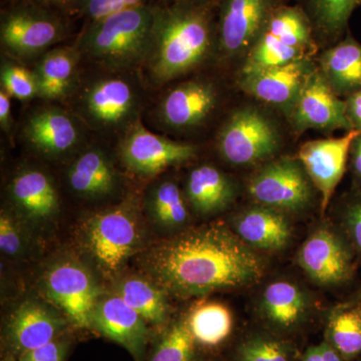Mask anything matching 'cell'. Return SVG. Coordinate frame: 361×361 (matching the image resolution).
<instances>
[{
  "label": "cell",
  "instance_id": "21",
  "mask_svg": "<svg viewBox=\"0 0 361 361\" xmlns=\"http://www.w3.org/2000/svg\"><path fill=\"white\" fill-rule=\"evenodd\" d=\"M68 182L78 196L99 199L115 192L118 174L110 157L99 147L82 149L68 168Z\"/></svg>",
  "mask_w": 361,
  "mask_h": 361
},
{
  "label": "cell",
  "instance_id": "18",
  "mask_svg": "<svg viewBox=\"0 0 361 361\" xmlns=\"http://www.w3.org/2000/svg\"><path fill=\"white\" fill-rule=\"evenodd\" d=\"M217 104V92L212 84L191 80L169 90L161 99L159 116L172 129H188L208 118Z\"/></svg>",
  "mask_w": 361,
  "mask_h": 361
},
{
  "label": "cell",
  "instance_id": "34",
  "mask_svg": "<svg viewBox=\"0 0 361 361\" xmlns=\"http://www.w3.org/2000/svg\"><path fill=\"white\" fill-rule=\"evenodd\" d=\"M313 20L322 32L338 35L348 25L357 0H307Z\"/></svg>",
  "mask_w": 361,
  "mask_h": 361
},
{
  "label": "cell",
  "instance_id": "9",
  "mask_svg": "<svg viewBox=\"0 0 361 361\" xmlns=\"http://www.w3.org/2000/svg\"><path fill=\"white\" fill-rule=\"evenodd\" d=\"M311 180L305 169L291 159L272 161L249 182V193L263 206L276 210L298 211L312 199Z\"/></svg>",
  "mask_w": 361,
  "mask_h": 361
},
{
  "label": "cell",
  "instance_id": "17",
  "mask_svg": "<svg viewBox=\"0 0 361 361\" xmlns=\"http://www.w3.org/2000/svg\"><path fill=\"white\" fill-rule=\"evenodd\" d=\"M92 327L142 360L148 336L146 322L118 294L99 299Z\"/></svg>",
  "mask_w": 361,
  "mask_h": 361
},
{
  "label": "cell",
  "instance_id": "41",
  "mask_svg": "<svg viewBox=\"0 0 361 361\" xmlns=\"http://www.w3.org/2000/svg\"><path fill=\"white\" fill-rule=\"evenodd\" d=\"M346 103V113L353 130L361 132V90L348 97Z\"/></svg>",
  "mask_w": 361,
  "mask_h": 361
},
{
  "label": "cell",
  "instance_id": "12",
  "mask_svg": "<svg viewBox=\"0 0 361 361\" xmlns=\"http://www.w3.org/2000/svg\"><path fill=\"white\" fill-rule=\"evenodd\" d=\"M82 122L73 113L54 104L30 111L21 128L26 144L47 158H61L75 152L82 140Z\"/></svg>",
  "mask_w": 361,
  "mask_h": 361
},
{
  "label": "cell",
  "instance_id": "8",
  "mask_svg": "<svg viewBox=\"0 0 361 361\" xmlns=\"http://www.w3.org/2000/svg\"><path fill=\"white\" fill-rule=\"evenodd\" d=\"M218 147L226 161L250 165L274 155L279 147L276 130L254 109L235 111L221 130Z\"/></svg>",
  "mask_w": 361,
  "mask_h": 361
},
{
  "label": "cell",
  "instance_id": "42",
  "mask_svg": "<svg viewBox=\"0 0 361 361\" xmlns=\"http://www.w3.org/2000/svg\"><path fill=\"white\" fill-rule=\"evenodd\" d=\"M11 97L6 90H0V126L6 133L11 132L13 125Z\"/></svg>",
  "mask_w": 361,
  "mask_h": 361
},
{
  "label": "cell",
  "instance_id": "45",
  "mask_svg": "<svg viewBox=\"0 0 361 361\" xmlns=\"http://www.w3.org/2000/svg\"><path fill=\"white\" fill-rule=\"evenodd\" d=\"M302 361H323L320 346H313L306 351Z\"/></svg>",
  "mask_w": 361,
  "mask_h": 361
},
{
  "label": "cell",
  "instance_id": "15",
  "mask_svg": "<svg viewBox=\"0 0 361 361\" xmlns=\"http://www.w3.org/2000/svg\"><path fill=\"white\" fill-rule=\"evenodd\" d=\"M274 0H220L218 39L226 54H238L255 44L271 14Z\"/></svg>",
  "mask_w": 361,
  "mask_h": 361
},
{
  "label": "cell",
  "instance_id": "19",
  "mask_svg": "<svg viewBox=\"0 0 361 361\" xmlns=\"http://www.w3.org/2000/svg\"><path fill=\"white\" fill-rule=\"evenodd\" d=\"M63 325V320L44 304L27 300L9 318L7 339L11 348L20 355L56 341Z\"/></svg>",
  "mask_w": 361,
  "mask_h": 361
},
{
  "label": "cell",
  "instance_id": "27",
  "mask_svg": "<svg viewBox=\"0 0 361 361\" xmlns=\"http://www.w3.org/2000/svg\"><path fill=\"white\" fill-rule=\"evenodd\" d=\"M166 292L151 279L128 277L118 286V295L144 318L145 322L161 325L167 319Z\"/></svg>",
  "mask_w": 361,
  "mask_h": 361
},
{
  "label": "cell",
  "instance_id": "47",
  "mask_svg": "<svg viewBox=\"0 0 361 361\" xmlns=\"http://www.w3.org/2000/svg\"><path fill=\"white\" fill-rule=\"evenodd\" d=\"M355 299H357V300H361V289L360 291L358 292L357 295H356Z\"/></svg>",
  "mask_w": 361,
  "mask_h": 361
},
{
  "label": "cell",
  "instance_id": "13",
  "mask_svg": "<svg viewBox=\"0 0 361 361\" xmlns=\"http://www.w3.org/2000/svg\"><path fill=\"white\" fill-rule=\"evenodd\" d=\"M292 121L297 130H353L341 101L322 73L313 71L308 75L292 109Z\"/></svg>",
  "mask_w": 361,
  "mask_h": 361
},
{
  "label": "cell",
  "instance_id": "38",
  "mask_svg": "<svg viewBox=\"0 0 361 361\" xmlns=\"http://www.w3.org/2000/svg\"><path fill=\"white\" fill-rule=\"evenodd\" d=\"M0 249L9 257L20 255L23 249V237L16 219L2 210L0 215Z\"/></svg>",
  "mask_w": 361,
  "mask_h": 361
},
{
  "label": "cell",
  "instance_id": "16",
  "mask_svg": "<svg viewBox=\"0 0 361 361\" xmlns=\"http://www.w3.org/2000/svg\"><path fill=\"white\" fill-rule=\"evenodd\" d=\"M312 71L308 61L298 59L275 68L242 71L240 85L260 101L292 110Z\"/></svg>",
  "mask_w": 361,
  "mask_h": 361
},
{
  "label": "cell",
  "instance_id": "31",
  "mask_svg": "<svg viewBox=\"0 0 361 361\" xmlns=\"http://www.w3.org/2000/svg\"><path fill=\"white\" fill-rule=\"evenodd\" d=\"M305 49L291 47L263 28L253 44L245 66L242 71L264 70L302 59Z\"/></svg>",
  "mask_w": 361,
  "mask_h": 361
},
{
  "label": "cell",
  "instance_id": "30",
  "mask_svg": "<svg viewBox=\"0 0 361 361\" xmlns=\"http://www.w3.org/2000/svg\"><path fill=\"white\" fill-rule=\"evenodd\" d=\"M148 208L158 224L177 228L187 222L188 210L184 197L174 180H164L152 188Z\"/></svg>",
  "mask_w": 361,
  "mask_h": 361
},
{
  "label": "cell",
  "instance_id": "25",
  "mask_svg": "<svg viewBox=\"0 0 361 361\" xmlns=\"http://www.w3.org/2000/svg\"><path fill=\"white\" fill-rule=\"evenodd\" d=\"M322 73L336 94L361 90V44L348 37L322 56Z\"/></svg>",
  "mask_w": 361,
  "mask_h": 361
},
{
  "label": "cell",
  "instance_id": "10",
  "mask_svg": "<svg viewBox=\"0 0 361 361\" xmlns=\"http://www.w3.org/2000/svg\"><path fill=\"white\" fill-rule=\"evenodd\" d=\"M196 147L166 139L137 123L123 135L118 155L130 172L155 176L193 159Z\"/></svg>",
  "mask_w": 361,
  "mask_h": 361
},
{
  "label": "cell",
  "instance_id": "14",
  "mask_svg": "<svg viewBox=\"0 0 361 361\" xmlns=\"http://www.w3.org/2000/svg\"><path fill=\"white\" fill-rule=\"evenodd\" d=\"M360 134V130H351L341 137L305 142L299 149V160L312 184L322 193L323 212L345 172L351 145Z\"/></svg>",
  "mask_w": 361,
  "mask_h": 361
},
{
  "label": "cell",
  "instance_id": "5",
  "mask_svg": "<svg viewBox=\"0 0 361 361\" xmlns=\"http://www.w3.org/2000/svg\"><path fill=\"white\" fill-rule=\"evenodd\" d=\"M82 240L104 276H116L139 244L137 214L127 203L94 214L82 226Z\"/></svg>",
  "mask_w": 361,
  "mask_h": 361
},
{
  "label": "cell",
  "instance_id": "20",
  "mask_svg": "<svg viewBox=\"0 0 361 361\" xmlns=\"http://www.w3.org/2000/svg\"><path fill=\"white\" fill-rule=\"evenodd\" d=\"M80 59L77 47H56L42 54L33 70L39 84V97L56 102L73 96L80 82Z\"/></svg>",
  "mask_w": 361,
  "mask_h": 361
},
{
  "label": "cell",
  "instance_id": "3",
  "mask_svg": "<svg viewBox=\"0 0 361 361\" xmlns=\"http://www.w3.org/2000/svg\"><path fill=\"white\" fill-rule=\"evenodd\" d=\"M157 6L135 7L89 21L75 44L82 58L104 71L142 68L153 39Z\"/></svg>",
  "mask_w": 361,
  "mask_h": 361
},
{
  "label": "cell",
  "instance_id": "48",
  "mask_svg": "<svg viewBox=\"0 0 361 361\" xmlns=\"http://www.w3.org/2000/svg\"><path fill=\"white\" fill-rule=\"evenodd\" d=\"M361 6V0H357V6Z\"/></svg>",
  "mask_w": 361,
  "mask_h": 361
},
{
  "label": "cell",
  "instance_id": "26",
  "mask_svg": "<svg viewBox=\"0 0 361 361\" xmlns=\"http://www.w3.org/2000/svg\"><path fill=\"white\" fill-rule=\"evenodd\" d=\"M307 299L295 284L278 281L266 287L262 310L273 324L281 329L295 326L307 311Z\"/></svg>",
  "mask_w": 361,
  "mask_h": 361
},
{
  "label": "cell",
  "instance_id": "4",
  "mask_svg": "<svg viewBox=\"0 0 361 361\" xmlns=\"http://www.w3.org/2000/svg\"><path fill=\"white\" fill-rule=\"evenodd\" d=\"M71 97L73 115L97 132L126 133L140 122L142 90L133 71H106L84 84L78 82Z\"/></svg>",
  "mask_w": 361,
  "mask_h": 361
},
{
  "label": "cell",
  "instance_id": "44",
  "mask_svg": "<svg viewBox=\"0 0 361 361\" xmlns=\"http://www.w3.org/2000/svg\"><path fill=\"white\" fill-rule=\"evenodd\" d=\"M351 163L356 177L361 179V134L358 135L351 145Z\"/></svg>",
  "mask_w": 361,
  "mask_h": 361
},
{
  "label": "cell",
  "instance_id": "7",
  "mask_svg": "<svg viewBox=\"0 0 361 361\" xmlns=\"http://www.w3.org/2000/svg\"><path fill=\"white\" fill-rule=\"evenodd\" d=\"M44 291L75 326L92 327L99 299V286L89 270L75 262L56 263L45 274Z\"/></svg>",
  "mask_w": 361,
  "mask_h": 361
},
{
  "label": "cell",
  "instance_id": "37",
  "mask_svg": "<svg viewBox=\"0 0 361 361\" xmlns=\"http://www.w3.org/2000/svg\"><path fill=\"white\" fill-rule=\"evenodd\" d=\"M152 0H80L78 11L89 20H99L128 9L149 6Z\"/></svg>",
  "mask_w": 361,
  "mask_h": 361
},
{
  "label": "cell",
  "instance_id": "46",
  "mask_svg": "<svg viewBox=\"0 0 361 361\" xmlns=\"http://www.w3.org/2000/svg\"><path fill=\"white\" fill-rule=\"evenodd\" d=\"M179 1H186L190 2V4H201V6H208L210 2H212L213 0H179Z\"/></svg>",
  "mask_w": 361,
  "mask_h": 361
},
{
  "label": "cell",
  "instance_id": "23",
  "mask_svg": "<svg viewBox=\"0 0 361 361\" xmlns=\"http://www.w3.org/2000/svg\"><path fill=\"white\" fill-rule=\"evenodd\" d=\"M235 230L249 246L262 250H281L291 239V226L283 214L270 207H254L240 214Z\"/></svg>",
  "mask_w": 361,
  "mask_h": 361
},
{
  "label": "cell",
  "instance_id": "40",
  "mask_svg": "<svg viewBox=\"0 0 361 361\" xmlns=\"http://www.w3.org/2000/svg\"><path fill=\"white\" fill-rule=\"evenodd\" d=\"M66 349V344L56 339L39 348L21 353L18 361H63Z\"/></svg>",
  "mask_w": 361,
  "mask_h": 361
},
{
  "label": "cell",
  "instance_id": "33",
  "mask_svg": "<svg viewBox=\"0 0 361 361\" xmlns=\"http://www.w3.org/2000/svg\"><path fill=\"white\" fill-rule=\"evenodd\" d=\"M195 338L189 323L182 320L169 329L149 361H193Z\"/></svg>",
  "mask_w": 361,
  "mask_h": 361
},
{
  "label": "cell",
  "instance_id": "43",
  "mask_svg": "<svg viewBox=\"0 0 361 361\" xmlns=\"http://www.w3.org/2000/svg\"><path fill=\"white\" fill-rule=\"evenodd\" d=\"M26 4H35L49 9L59 11H78L80 0H25Z\"/></svg>",
  "mask_w": 361,
  "mask_h": 361
},
{
  "label": "cell",
  "instance_id": "49",
  "mask_svg": "<svg viewBox=\"0 0 361 361\" xmlns=\"http://www.w3.org/2000/svg\"><path fill=\"white\" fill-rule=\"evenodd\" d=\"M7 361H16V360H14L13 358V360H11H11H8Z\"/></svg>",
  "mask_w": 361,
  "mask_h": 361
},
{
  "label": "cell",
  "instance_id": "39",
  "mask_svg": "<svg viewBox=\"0 0 361 361\" xmlns=\"http://www.w3.org/2000/svg\"><path fill=\"white\" fill-rule=\"evenodd\" d=\"M342 225L353 250L361 255V196L349 202L344 209Z\"/></svg>",
  "mask_w": 361,
  "mask_h": 361
},
{
  "label": "cell",
  "instance_id": "1",
  "mask_svg": "<svg viewBox=\"0 0 361 361\" xmlns=\"http://www.w3.org/2000/svg\"><path fill=\"white\" fill-rule=\"evenodd\" d=\"M140 265L166 293L189 297L257 283L264 260L222 223H211L158 242Z\"/></svg>",
  "mask_w": 361,
  "mask_h": 361
},
{
  "label": "cell",
  "instance_id": "32",
  "mask_svg": "<svg viewBox=\"0 0 361 361\" xmlns=\"http://www.w3.org/2000/svg\"><path fill=\"white\" fill-rule=\"evenodd\" d=\"M264 28L291 47L306 49L310 45V20L303 11L296 7L278 6L271 14Z\"/></svg>",
  "mask_w": 361,
  "mask_h": 361
},
{
  "label": "cell",
  "instance_id": "11",
  "mask_svg": "<svg viewBox=\"0 0 361 361\" xmlns=\"http://www.w3.org/2000/svg\"><path fill=\"white\" fill-rule=\"evenodd\" d=\"M353 252L346 237L329 228H320L304 242L297 260L316 283L336 286L346 283L355 275Z\"/></svg>",
  "mask_w": 361,
  "mask_h": 361
},
{
  "label": "cell",
  "instance_id": "28",
  "mask_svg": "<svg viewBox=\"0 0 361 361\" xmlns=\"http://www.w3.org/2000/svg\"><path fill=\"white\" fill-rule=\"evenodd\" d=\"M329 341L346 360L361 355V300L353 299L331 313Z\"/></svg>",
  "mask_w": 361,
  "mask_h": 361
},
{
  "label": "cell",
  "instance_id": "6",
  "mask_svg": "<svg viewBox=\"0 0 361 361\" xmlns=\"http://www.w3.org/2000/svg\"><path fill=\"white\" fill-rule=\"evenodd\" d=\"M66 26L51 9L27 4L6 11L0 25V39L7 54L18 59L44 54L65 37Z\"/></svg>",
  "mask_w": 361,
  "mask_h": 361
},
{
  "label": "cell",
  "instance_id": "22",
  "mask_svg": "<svg viewBox=\"0 0 361 361\" xmlns=\"http://www.w3.org/2000/svg\"><path fill=\"white\" fill-rule=\"evenodd\" d=\"M14 205L30 219H49L58 212L59 196L51 178L37 168L18 171L9 185Z\"/></svg>",
  "mask_w": 361,
  "mask_h": 361
},
{
  "label": "cell",
  "instance_id": "2",
  "mask_svg": "<svg viewBox=\"0 0 361 361\" xmlns=\"http://www.w3.org/2000/svg\"><path fill=\"white\" fill-rule=\"evenodd\" d=\"M212 40L208 6L179 0L158 6L151 49L142 68L154 85L167 84L201 63Z\"/></svg>",
  "mask_w": 361,
  "mask_h": 361
},
{
  "label": "cell",
  "instance_id": "36",
  "mask_svg": "<svg viewBox=\"0 0 361 361\" xmlns=\"http://www.w3.org/2000/svg\"><path fill=\"white\" fill-rule=\"evenodd\" d=\"M239 355L241 361H289L283 344L269 337H253L244 342Z\"/></svg>",
  "mask_w": 361,
  "mask_h": 361
},
{
  "label": "cell",
  "instance_id": "35",
  "mask_svg": "<svg viewBox=\"0 0 361 361\" xmlns=\"http://www.w3.org/2000/svg\"><path fill=\"white\" fill-rule=\"evenodd\" d=\"M1 89L6 90L11 97L20 101H30L39 97V84L35 71L25 66L4 61L0 71Z\"/></svg>",
  "mask_w": 361,
  "mask_h": 361
},
{
  "label": "cell",
  "instance_id": "29",
  "mask_svg": "<svg viewBox=\"0 0 361 361\" xmlns=\"http://www.w3.org/2000/svg\"><path fill=\"white\" fill-rule=\"evenodd\" d=\"M188 323L195 341L204 345H217L231 334V313L219 303H204L198 306L190 315Z\"/></svg>",
  "mask_w": 361,
  "mask_h": 361
},
{
  "label": "cell",
  "instance_id": "24",
  "mask_svg": "<svg viewBox=\"0 0 361 361\" xmlns=\"http://www.w3.org/2000/svg\"><path fill=\"white\" fill-rule=\"evenodd\" d=\"M186 191L194 210L203 215L221 212L234 199L231 180L210 165L200 166L190 173Z\"/></svg>",
  "mask_w": 361,
  "mask_h": 361
}]
</instances>
